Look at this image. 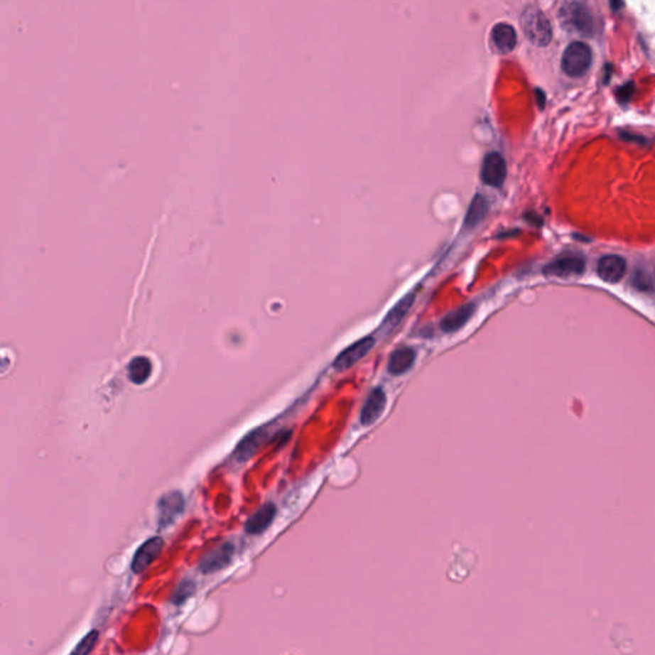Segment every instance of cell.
<instances>
[{
    "label": "cell",
    "mask_w": 655,
    "mask_h": 655,
    "mask_svg": "<svg viewBox=\"0 0 655 655\" xmlns=\"http://www.w3.org/2000/svg\"><path fill=\"white\" fill-rule=\"evenodd\" d=\"M487 214H488V201L482 195H476L470 204L469 210L466 212L465 227L467 229L475 228L479 223H482L484 218L487 217Z\"/></svg>",
    "instance_id": "cell-18"
},
{
    "label": "cell",
    "mask_w": 655,
    "mask_h": 655,
    "mask_svg": "<svg viewBox=\"0 0 655 655\" xmlns=\"http://www.w3.org/2000/svg\"><path fill=\"white\" fill-rule=\"evenodd\" d=\"M521 27L529 41L536 46H546L552 40L551 22L546 14L535 7H529L521 16Z\"/></svg>",
    "instance_id": "cell-1"
},
{
    "label": "cell",
    "mask_w": 655,
    "mask_h": 655,
    "mask_svg": "<svg viewBox=\"0 0 655 655\" xmlns=\"http://www.w3.org/2000/svg\"><path fill=\"white\" fill-rule=\"evenodd\" d=\"M185 499L180 492L173 490L167 494L163 495L158 503V514H159V525L161 527L170 526L175 519L183 512Z\"/></svg>",
    "instance_id": "cell-7"
},
{
    "label": "cell",
    "mask_w": 655,
    "mask_h": 655,
    "mask_svg": "<svg viewBox=\"0 0 655 655\" xmlns=\"http://www.w3.org/2000/svg\"><path fill=\"white\" fill-rule=\"evenodd\" d=\"M266 435V433L264 431L263 428L257 429V431H252L250 433L247 437H244L242 439V442L238 444L237 450H236V456L239 458V460H249L250 457H252V455L259 450V447L263 443L264 438Z\"/></svg>",
    "instance_id": "cell-19"
},
{
    "label": "cell",
    "mask_w": 655,
    "mask_h": 655,
    "mask_svg": "<svg viewBox=\"0 0 655 655\" xmlns=\"http://www.w3.org/2000/svg\"><path fill=\"white\" fill-rule=\"evenodd\" d=\"M195 590H196V585L193 584V581L186 580V581L180 583L178 588H177V590L174 592V603L177 604V605H180L183 602H186L188 597H193Z\"/></svg>",
    "instance_id": "cell-21"
},
{
    "label": "cell",
    "mask_w": 655,
    "mask_h": 655,
    "mask_svg": "<svg viewBox=\"0 0 655 655\" xmlns=\"http://www.w3.org/2000/svg\"><path fill=\"white\" fill-rule=\"evenodd\" d=\"M490 40L495 46V49H498L499 52L509 53L516 48L517 33L511 25H508L506 22H501L492 28Z\"/></svg>",
    "instance_id": "cell-15"
},
{
    "label": "cell",
    "mask_w": 655,
    "mask_h": 655,
    "mask_svg": "<svg viewBox=\"0 0 655 655\" xmlns=\"http://www.w3.org/2000/svg\"><path fill=\"white\" fill-rule=\"evenodd\" d=\"M375 346V340L372 335H367L361 338L359 341L354 342L351 346H348L346 350H343L341 354L335 357L333 367L337 372H343L347 370L350 367L356 365L359 361L362 360Z\"/></svg>",
    "instance_id": "cell-4"
},
{
    "label": "cell",
    "mask_w": 655,
    "mask_h": 655,
    "mask_svg": "<svg viewBox=\"0 0 655 655\" xmlns=\"http://www.w3.org/2000/svg\"><path fill=\"white\" fill-rule=\"evenodd\" d=\"M474 313H475V303H471V302L465 303L462 306L457 308L456 310L450 311V314L444 316L440 321V329L444 333H455L467 324V321L472 318Z\"/></svg>",
    "instance_id": "cell-13"
},
{
    "label": "cell",
    "mask_w": 655,
    "mask_h": 655,
    "mask_svg": "<svg viewBox=\"0 0 655 655\" xmlns=\"http://www.w3.org/2000/svg\"><path fill=\"white\" fill-rule=\"evenodd\" d=\"M415 298H416V293H408L406 295L402 300H399L397 302V305L388 313V315L386 316V319L381 323V329L386 332V333H391L393 329L399 327V324L402 323V320L405 319L406 315L408 314V311L411 310L412 305L415 302Z\"/></svg>",
    "instance_id": "cell-16"
},
{
    "label": "cell",
    "mask_w": 655,
    "mask_h": 655,
    "mask_svg": "<svg viewBox=\"0 0 655 655\" xmlns=\"http://www.w3.org/2000/svg\"><path fill=\"white\" fill-rule=\"evenodd\" d=\"M276 508L271 503L264 504L263 507L259 508L255 514L251 516L250 519L244 525L246 533L250 535H257L261 534L271 525L276 517Z\"/></svg>",
    "instance_id": "cell-14"
},
{
    "label": "cell",
    "mask_w": 655,
    "mask_h": 655,
    "mask_svg": "<svg viewBox=\"0 0 655 655\" xmlns=\"http://www.w3.org/2000/svg\"><path fill=\"white\" fill-rule=\"evenodd\" d=\"M163 546H164V541L159 536L146 540L136 551L135 557L132 559V565H131L132 571L135 573H141L145 570H148L155 559L161 556Z\"/></svg>",
    "instance_id": "cell-8"
},
{
    "label": "cell",
    "mask_w": 655,
    "mask_h": 655,
    "mask_svg": "<svg viewBox=\"0 0 655 655\" xmlns=\"http://www.w3.org/2000/svg\"><path fill=\"white\" fill-rule=\"evenodd\" d=\"M543 271L546 276L559 278L581 276L585 271V261L581 257L578 256L561 257L548 264Z\"/></svg>",
    "instance_id": "cell-9"
},
{
    "label": "cell",
    "mask_w": 655,
    "mask_h": 655,
    "mask_svg": "<svg viewBox=\"0 0 655 655\" xmlns=\"http://www.w3.org/2000/svg\"><path fill=\"white\" fill-rule=\"evenodd\" d=\"M559 20L562 26L573 31L590 36L594 33V20L589 8L583 3H565L559 11Z\"/></svg>",
    "instance_id": "cell-2"
},
{
    "label": "cell",
    "mask_w": 655,
    "mask_h": 655,
    "mask_svg": "<svg viewBox=\"0 0 655 655\" xmlns=\"http://www.w3.org/2000/svg\"><path fill=\"white\" fill-rule=\"evenodd\" d=\"M97 639H99V632L97 629H92L87 635L85 636L81 642H78L76 648L73 649L70 655H89L92 649L97 645Z\"/></svg>",
    "instance_id": "cell-20"
},
{
    "label": "cell",
    "mask_w": 655,
    "mask_h": 655,
    "mask_svg": "<svg viewBox=\"0 0 655 655\" xmlns=\"http://www.w3.org/2000/svg\"><path fill=\"white\" fill-rule=\"evenodd\" d=\"M597 270L604 282L618 283L626 273V261L618 255H607L599 260Z\"/></svg>",
    "instance_id": "cell-11"
},
{
    "label": "cell",
    "mask_w": 655,
    "mask_h": 655,
    "mask_svg": "<svg viewBox=\"0 0 655 655\" xmlns=\"http://www.w3.org/2000/svg\"><path fill=\"white\" fill-rule=\"evenodd\" d=\"M592 62V52L590 46L583 41H575L565 48L562 55V71L568 77L578 78L584 76L590 68Z\"/></svg>",
    "instance_id": "cell-3"
},
{
    "label": "cell",
    "mask_w": 655,
    "mask_h": 655,
    "mask_svg": "<svg viewBox=\"0 0 655 655\" xmlns=\"http://www.w3.org/2000/svg\"><path fill=\"white\" fill-rule=\"evenodd\" d=\"M386 396L381 388H375L369 394L362 411H361V424L369 426L374 424L386 410Z\"/></svg>",
    "instance_id": "cell-10"
},
{
    "label": "cell",
    "mask_w": 655,
    "mask_h": 655,
    "mask_svg": "<svg viewBox=\"0 0 655 655\" xmlns=\"http://www.w3.org/2000/svg\"><path fill=\"white\" fill-rule=\"evenodd\" d=\"M234 556V546L231 543H223L222 546H217L212 552L207 553L200 562L199 570L209 575L214 572L220 571L227 565H231L232 559Z\"/></svg>",
    "instance_id": "cell-6"
},
{
    "label": "cell",
    "mask_w": 655,
    "mask_h": 655,
    "mask_svg": "<svg viewBox=\"0 0 655 655\" xmlns=\"http://www.w3.org/2000/svg\"><path fill=\"white\" fill-rule=\"evenodd\" d=\"M416 351L408 346H401L393 351L389 359L386 370L392 375H402L407 373L415 364Z\"/></svg>",
    "instance_id": "cell-12"
},
{
    "label": "cell",
    "mask_w": 655,
    "mask_h": 655,
    "mask_svg": "<svg viewBox=\"0 0 655 655\" xmlns=\"http://www.w3.org/2000/svg\"><path fill=\"white\" fill-rule=\"evenodd\" d=\"M129 378L136 386H141L148 381L153 373V364L145 356H136L129 361L127 367Z\"/></svg>",
    "instance_id": "cell-17"
},
{
    "label": "cell",
    "mask_w": 655,
    "mask_h": 655,
    "mask_svg": "<svg viewBox=\"0 0 655 655\" xmlns=\"http://www.w3.org/2000/svg\"><path fill=\"white\" fill-rule=\"evenodd\" d=\"M482 180L489 187H501L507 177V163L499 153L485 155L480 170Z\"/></svg>",
    "instance_id": "cell-5"
}]
</instances>
